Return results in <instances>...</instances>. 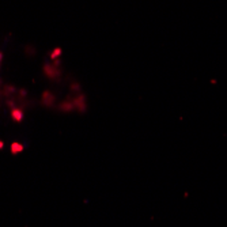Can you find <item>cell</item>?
Segmentation results:
<instances>
[{"label":"cell","instance_id":"obj_4","mask_svg":"<svg viewBox=\"0 0 227 227\" xmlns=\"http://www.w3.org/2000/svg\"><path fill=\"white\" fill-rule=\"evenodd\" d=\"M23 151V146L20 143H12L11 144V154H14V155H16L18 152H22Z\"/></svg>","mask_w":227,"mask_h":227},{"label":"cell","instance_id":"obj_2","mask_svg":"<svg viewBox=\"0 0 227 227\" xmlns=\"http://www.w3.org/2000/svg\"><path fill=\"white\" fill-rule=\"evenodd\" d=\"M42 101L46 106H51V105H53V102H55V97H53L49 91H45L42 94Z\"/></svg>","mask_w":227,"mask_h":227},{"label":"cell","instance_id":"obj_6","mask_svg":"<svg viewBox=\"0 0 227 227\" xmlns=\"http://www.w3.org/2000/svg\"><path fill=\"white\" fill-rule=\"evenodd\" d=\"M45 73H46V75H48L49 78H53L57 72H56V69H55V68H52L51 65H48V64H46V65H45Z\"/></svg>","mask_w":227,"mask_h":227},{"label":"cell","instance_id":"obj_1","mask_svg":"<svg viewBox=\"0 0 227 227\" xmlns=\"http://www.w3.org/2000/svg\"><path fill=\"white\" fill-rule=\"evenodd\" d=\"M11 118L14 120L15 122H20L23 120V112L18 108H12L11 110Z\"/></svg>","mask_w":227,"mask_h":227},{"label":"cell","instance_id":"obj_7","mask_svg":"<svg viewBox=\"0 0 227 227\" xmlns=\"http://www.w3.org/2000/svg\"><path fill=\"white\" fill-rule=\"evenodd\" d=\"M60 55H61V49H60V48H56L55 51L52 52V55H51V56H52V59H56V57H59Z\"/></svg>","mask_w":227,"mask_h":227},{"label":"cell","instance_id":"obj_3","mask_svg":"<svg viewBox=\"0 0 227 227\" xmlns=\"http://www.w3.org/2000/svg\"><path fill=\"white\" fill-rule=\"evenodd\" d=\"M73 104H75V108H78L80 112H84L86 110V104H84V97L83 95H80L78 100L73 101Z\"/></svg>","mask_w":227,"mask_h":227},{"label":"cell","instance_id":"obj_5","mask_svg":"<svg viewBox=\"0 0 227 227\" xmlns=\"http://www.w3.org/2000/svg\"><path fill=\"white\" fill-rule=\"evenodd\" d=\"M73 108H75V104H73V102H63V104L60 105V109L65 110V112H69V110H72Z\"/></svg>","mask_w":227,"mask_h":227},{"label":"cell","instance_id":"obj_9","mask_svg":"<svg viewBox=\"0 0 227 227\" xmlns=\"http://www.w3.org/2000/svg\"><path fill=\"white\" fill-rule=\"evenodd\" d=\"M2 59H3V55H2V52H0V61H2Z\"/></svg>","mask_w":227,"mask_h":227},{"label":"cell","instance_id":"obj_8","mask_svg":"<svg viewBox=\"0 0 227 227\" xmlns=\"http://www.w3.org/2000/svg\"><path fill=\"white\" fill-rule=\"evenodd\" d=\"M3 147H4V143L2 142V140H0V150H2V148H3Z\"/></svg>","mask_w":227,"mask_h":227}]
</instances>
